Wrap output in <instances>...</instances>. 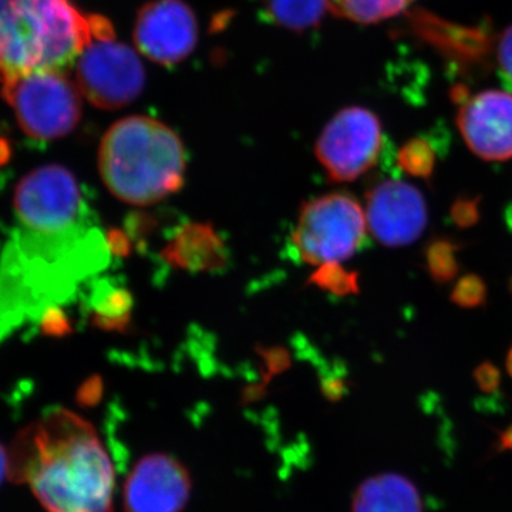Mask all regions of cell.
<instances>
[{
  "label": "cell",
  "instance_id": "1",
  "mask_svg": "<svg viewBox=\"0 0 512 512\" xmlns=\"http://www.w3.org/2000/svg\"><path fill=\"white\" fill-rule=\"evenodd\" d=\"M13 207L18 225L0 252V343L69 302L110 255L67 168L46 165L25 175Z\"/></svg>",
  "mask_w": 512,
  "mask_h": 512
},
{
  "label": "cell",
  "instance_id": "2",
  "mask_svg": "<svg viewBox=\"0 0 512 512\" xmlns=\"http://www.w3.org/2000/svg\"><path fill=\"white\" fill-rule=\"evenodd\" d=\"M9 478L47 512H113V463L92 424L70 410H47L16 437Z\"/></svg>",
  "mask_w": 512,
  "mask_h": 512
},
{
  "label": "cell",
  "instance_id": "3",
  "mask_svg": "<svg viewBox=\"0 0 512 512\" xmlns=\"http://www.w3.org/2000/svg\"><path fill=\"white\" fill-rule=\"evenodd\" d=\"M101 180L130 205H153L184 183L185 150L180 137L151 117L121 119L104 134L99 151Z\"/></svg>",
  "mask_w": 512,
  "mask_h": 512
},
{
  "label": "cell",
  "instance_id": "4",
  "mask_svg": "<svg viewBox=\"0 0 512 512\" xmlns=\"http://www.w3.org/2000/svg\"><path fill=\"white\" fill-rule=\"evenodd\" d=\"M92 37V16L70 0H0V83L63 72Z\"/></svg>",
  "mask_w": 512,
  "mask_h": 512
},
{
  "label": "cell",
  "instance_id": "5",
  "mask_svg": "<svg viewBox=\"0 0 512 512\" xmlns=\"http://www.w3.org/2000/svg\"><path fill=\"white\" fill-rule=\"evenodd\" d=\"M146 83L143 63L119 42L109 20L92 15V37L76 60L80 93L99 109L117 110L133 103Z\"/></svg>",
  "mask_w": 512,
  "mask_h": 512
},
{
  "label": "cell",
  "instance_id": "6",
  "mask_svg": "<svg viewBox=\"0 0 512 512\" xmlns=\"http://www.w3.org/2000/svg\"><path fill=\"white\" fill-rule=\"evenodd\" d=\"M2 94L15 111L23 133L35 140L67 136L82 117V93L63 72L16 77L2 83Z\"/></svg>",
  "mask_w": 512,
  "mask_h": 512
},
{
  "label": "cell",
  "instance_id": "7",
  "mask_svg": "<svg viewBox=\"0 0 512 512\" xmlns=\"http://www.w3.org/2000/svg\"><path fill=\"white\" fill-rule=\"evenodd\" d=\"M366 228V212L355 198L346 194L323 195L302 208L293 245L306 264H339L362 247Z\"/></svg>",
  "mask_w": 512,
  "mask_h": 512
},
{
  "label": "cell",
  "instance_id": "8",
  "mask_svg": "<svg viewBox=\"0 0 512 512\" xmlns=\"http://www.w3.org/2000/svg\"><path fill=\"white\" fill-rule=\"evenodd\" d=\"M382 150V123L363 107H348L335 114L316 143V157L335 183H350L367 173Z\"/></svg>",
  "mask_w": 512,
  "mask_h": 512
},
{
  "label": "cell",
  "instance_id": "9",
  "mask_svg": "<svg viewBox=\"0 0 512 512\" xmlns=\"http://www.w3.org/2000/svg\"><path fill=\"white\" fill-rule=\"evenodd\" d=\"M198 33V20L184 0H153L138 12L133 35L141 55L173 66L194 52Z\"/></svg>",
  "mask_w": 512,
  "mask_h": 512
},
{
  "label": "cell",
  "instance_id": "10",
  "mask_svg": "<svg viewBox=\"0 0 512 512\" xmlns=\"http://www.w3.org/2000/svg\"><path fill=\"white\" fill-rule=\"evenodd\" d=\"M367 228L373 237L397 248L413 244L429 221L426 200L414 185L400 180H386L366 195Z\"/></svg>",
  "mask_w": 512,
  "mask_h": 512
},
{
  "label": "cell",
  "instance_id": "11",
  "mask_svg": "<svg viewBox=\"0 0 512 512\" xmlns=\"http://www.w3.org/2000/svg\"><path fill=\"white\" fill-rule=\"evenodd\" d=\"M191 477L177 458L151 454L141 458L124 485L126 512H181L190 500Z\"/></svg>",
  "mask_w": 512,
  "mask_h": 512
},
{
  "label": "cell",
  "instance_id": "12",
  "mask_svg": "<svg viewBox=\"0 0 512 512\" xmlns=\"http://www.w3.org/2000/svg\"><path fill=\"white\" fill-rule=\"evenodd\" d=\"M468 148L485 161L512 158V93L485 90L468 97L457 116Z\"/></svg>",
  "mask_w": 512,
  "mask_h": 512
},
{
  "label": "cell",
  "instance_id": "13",
  "mask_svg": "<svg viewBox=\"0 0 512 512\" xmlns=\"http://www.w3.org/2000/svg\"><path fill=\"white\" fill-rule=\"evenodd\" d=\"M164 258L185 271L211 272L225 265L227 249L211 225L188 224L171 239Z\"/></svg>",
  "mask_w": 512,
  "mask_h": 512
},
{
  "label": "cell",
  "instance_id": "14",
  "mask_svg": "<svg viewBox=\"0 0 512 512\" xmlns=\"http://www.w3.org/2000/svg\"><path fill=\"white\" fill-rule=\"evenodd\" d=\"M352 512H423V501L409 478L384 473L359 485Z\"/></svg>",
  "mask_w": 512,
  "mask_h": 512
},
{
  "label": "cell",
  "instance_id": "15",
  "mask_svg": "<svg viewBox=\"0 0 512 512\" xmlns=\"http://www.w3.org/2000/svg\"><path fill=\"white\" fill-rule=\"evenodd\" d=\"M268 18L292 32H305L318 25L330 10V0H264Z\"/></svg>",
  "mask_w": 512,
  "mask_h": 512
},
{
  "label": "cell",
  "instance_id": "16",
  "mask_svg": "<svg viewBox=\"0 0 512 512\" xmlns=\"http://www.w3.org/2000/svg\"><path fill=\"white\" fill-rule=\"evenodd\" d=\"M414 0H330V10L355 23L369 25L404 12Z\"/></svg>",
  "mask_w": 512,
  "mask_h": 512
},
{
  "label": "cell",
  "instance_id": "17",
  "mask_svg": "<svg viewBox=\"0 0 512 512\" xmlns=\"http://www.w3.org/2000/svg\"><path fill=\"white\" fill-rule=\"evenodd\" d=\"M130 298L120 289H96L93 293V322L103 329H119L126 326Z\"/></svg>",
  "mask_w": 512,
  "mask_h": 512
},
{
  "label": "cell",
  "instance_id": "18",
  "mask_svg": "<svg viewBox=\"0 0 512 512\" xmlns=\"http://www.w3.org/2000/svg\"><path fill=\"white\" fill-rule=\"evenodd\" d=\"M460 247L447 238H436L424 249L426 268L437 284L443 285L453 281L460 271L457 254Z\"/></svg>",
  "mask_w": 512,
  "mask_h": 512
},
{
  "label": "cell",
  "instance_id": "19",
  "mask_svg": "<svg viewBox=\"0 0 512 512\" xmlns=\"http://www.w3.org/2000/svg\"><path fill=\"white\" fill-rule=\"evenodd\" d=\"M397 163H399L400 170H403L404 173L430 181L434 165H436V153L426 140L416 138V140L409 141L400 150Z\"/></svg>",
  "mask_w": 512,
  "mask_h": 512
},
{
  "label": "cell",
  "instance_id": "20",
  "mask_svg": "<svg viewBox=\"0 0 512 512\" xmlns=\"http://www.w3.org/2000/svg\"><path fill=\"white\" fill-rule=\"evenodd\" d=\"M312 282L319 288L345 296L359 292V282L355 272L346 271L339 264H326L319 268V271L312 276Z\"/></svg>",
  "mask_w": 512,
  "mask_h": 512
},
{
  "label": "cell",
  "instance_id": "21",
  "mask_svg": "<svg viewBox=\"0 0 512 512\" xmlns=\"http://www.w3.org/2000/svg\"><path fill=\"white\" fill-rule=\"evenodd\" d=\"M487 285L480 275H464L451 291V301L460 308L476 309L487 302Z\"/></svg>",
  "mask_w": 512,
  "mask_h": 512
},
{
  "label": "cell",
  "instance_id": "22",
  "mask_svg": "<svg viewBox=\"0 0 512 512\" xmlns=\"http://www.w3.org/2000/svg\"><path fill=\"white\" fill-rule=\"evenodd\" d=\"M480 197H458L451 205L450 217L458 228H471L480 220Z\"/></svg>",
  "mask_w": 512,
  "mask_h": 512
},
{
  "label": "cell",
  "instance_id": "23",
  "mask_svg": "<svg viewBox=\"0 0 512 512\" xmlns=\"http://www.w3.org/2000/svg\"><path fill=\"white\" fill-rule=\"evenodd\" d=\"M474 380L485 393H494L500 387L501 372L494 363L484 362L474 370Z\"/></svg>",
  "mask_w": 512,
  "mask_h": 512
},
{
  "label": "cell",
  "instance_id": "24",
  "mask_svg": "<svg viewBox=\"0 0 512 512\" xmlns=\"http://www.w3.org/2000/svg\"><path fill=\"white\" fill-rule=\"evenodd\" d=\"M40 328L46 335L62 336L69 332V319L60 308H53L47 311L40 320Z\"/></svg>",
  "mask_w": 512,
  "mask_h": 512
},
{
  "label": "cell",
  "instance_id": "25",
  "mask_svg": "<svg viewBox=\"0 0 512 512\" xmlns=\"http://www.w3.org/2000/svg\"><path fill=\"white\" fill-rule=\"evenodd\" d=\"M497 60L501 73L512 83V26L501 35L497 47Z\"/></svg>",
  "mask_w": 512,
  "mask_h": 512
},
{
  "label": "cell",
  "instance_id": "26",
  "mask_svg": "<svg viewBox=\"0 0 512 512\" xmlns=\"http://www.w3.org/2000/svg\"><path fill=\"white\" fill-rule=\"evenodd\" d=\"M99 380H89L82 389H80V402L84 404H93L100 396Z\"/></svg>",
  "mask_w": 512,
  "mask_h": 512
},
{
  "label": "cell",
  "instance_id": "27",
  "mask_svg": "<svg viewBox=\"0 0 512 512\" xmlns=\"http://www.w3.org/2000/svg\"><path fill=\"white\" fill-rule=\"evenodd\" d=\"M9 477V451L0 444V484Z\"/></svg>",
  "mask_w": 512,
  "mask_h": 512
},
{
  "label": "cell",
  "instance_id": "28",
  "mask_svg": "<svg viewBox=\"0 0 512 512\" xmlns=\"http://www.w3.org/2000/svg\"><path fill=\"white\" fill-rule=\"evenodd\" d=\"M501 444H503V448H512V426L504 431L501 436Z\"/></svg>",
  "mask_w": 512,
  "mask_h": 512
},
{
  "label": "cell",
  "instance_id": "29",
  "mask_svg": "<svg viewBox=\"0 0 512 512\" xmlns=\"http://www.w3.org/2000/svg\"><path fill=\"white\" fill-rule=\"evenodd\" d=\"M8 157H9L8 147H3L2 144H0V164L5 163V161L8 160Z\"/></svg>",
  "mask_w": 512,
  "mask_h": 512
},
{
  "label": "cell",
  "instance_id": "30",
  "mask_svg": "<svg viewBox=\"0 0 512 512\" xmlns=\"http://www.w3.org/2000/svg\"><path fill=\"white\" fill-rule=\"evenodd\" d=\"M507 370L508 373H510V376L512 377V348L510 349V352H508L507 356Z\"/></svg>",
  "mask_w": 512,
  "mask_h": 512
},
{
  "label": "cell",
  "instance_id": "31",
  "mask_svg": "<svg viewBox=\"0 0 512 512\" xmlns=\"http://www.w3.org/2000/svg\"><path fill=\"white\" fill-rule=\"evenodd\" d=\"M508 288H510V292H511V295H512V276L510 278V282H508Z\"/></svg>",
  "mask_w": 512,
  "mask_h": 512
}]
</instances>
